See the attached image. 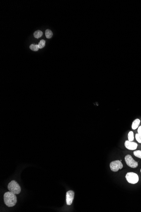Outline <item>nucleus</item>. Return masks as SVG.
Segmentation results:
<instances>
[{"label": "nucleus", "instance_id": "nucleus-1", "mask_svg": "<svg viewBox=\"0 0 141 212\" xmlns=\"http://www.w3.org/2000/svg\"><path fill=\"white\" fill-rule=\"evenodd\" d=\"M5 205L9 207L14 206L17 203V197L15 194L9 191L5 193L3 196Z\"/></svg>", "mask_w": 141, "mask_h": 212}, {"label": "nucleus", "instance_id": "nucleus-2", "mask_svg": "<svg viewBox=\"0 0 141 212\" xmlns=\"http://www.w3.org/2000/svg\"><path fill=\"white\" fill-rule=\"evenodd\" d=\"M8 189L10 192L15 194H18L21 192V188L17 182L15 181H11L8 185Z\"/></svg>", "mask_w": 141, "mask_h": 212}, {"label": "nucleus", "instance_id": "nucleus-3", "mask_svg": "<svg viewBox=\"0 0 141 212\" xmlns=\"http://www.w3.org/2000/svg\"><path fill=\"white\" fill-rule=\"evenodd\" d=\"M126 178L128 183L132 184L137 183L139 181L138 175L134 172H128L127 173Z\"/></svg>", "mask_w": 141, "mask_h": 212}, {"label": "nucleus", "instance_id": "nucleus-4", "mask_svg": "<svg viewBox=\"0 0 141 212\" xmlns=\"http://www.w3.org/2000/svg\"><path fill=\"white\" fill-rule=\"evenodd\" d=\"M125 160L127 165L132 168H136L138 166V163L136 161L130 154H127L125 157Z\"/></svg>", "mask_w": 141, "mask_h": 212}, {"label": "nucleus", "instance_id": "nucleus-5", "mask_svg": "<svg viewBox=\"0 0 141 212\" xmlns=\"http://www.w3.org/2000/svg\"><path fill=\"white\" fill-rule=\"evenodd\" d=\"M110 168L112 172H117L123 168V165L120 161H115L110 163Z\"/></svg>", "mask_w": 141, "mask_h": 212}, {"label": "nucleus", "instance_id": "nucleus-6", "mask_svg": "<svg viewBox=\"0 0 141 212\" xmlns=\"http://www.w3.org/2000/svg\"><path fill=\"white\" fill-rule=\"evenodd\" d=\"M125 147L130 150H135L138 147V144L136 142L126 140L125 142Z\"/></svg>", "mask_w": 141, "mask_h": 212}, {"label": "nucleus", "instance_id": "nucleus-7", "mask_svg": "<svg viewBox=\"0 0 141 212\" xmlns=\"http://www.w3.org/2000/svg\"><path fill=\"white\" fill-rule=\"evenodd\" d=\"M74 197V193L73 191H69L66 193V202L68 205L72 204Z\"/></svg>", "mask_w": 141, "mask_h": 212}, {"label": "nucleus", "instance_id": "nucleus-8", "mask_svg": "<svg viewBox=\"0 0 141 212\" xmlns=\"http://www.w3.org/2000/svg\"><path fill=\"white\" fill-rule=\"evenodd\" d=\"M141 121L140 119H136L135 120H134L133 121L132 123V125H131V128L133 130L136 129L138 128L139 127V125H140V123Z\"/></svg>", "mask_w": 141, "mask_h": 212}, {"label": "nucleus", "instance_id": "nucleus-9", "mask_svg": "<svg viewBox=\"0 0 141 212\" xmlns=\"http://www.w3.org/2000/svg\"><path fill=\"white\" fill-rule=\"evenodd\" d=\"M33 35H34V37L37 39L39 38L43 35V32L41 31H37L34 32Z\"/></svg>", "mask_w": 141, "mask_h": 212}, {"label": "nucleus", "instance_id": "nucleus-10", "mask_svg": "<svg viewBox=\"0 0 141 212\" xmlns=\"http://www.w3.org/2000/svg\"><path fill=\"white\" fill-rule=\"evenodd\" d=\"M46 37L47 38L50 39L52 37L53 35V32L52 31L49 29L46 30L45 31Z\"/></svg>", "mask_w": 141, "mask_h": 212}, {"label": "nucleus", "instance_id": "nucleus-11", "mask_svg": "<svg viewBox=\"0 0 141 212\" xmlns=\"http://www.w3.org/2000/svg\"><path fill=\"white\" fill-rule=\"evenodd\" d=\"M30 48L32 51H38L39 49L38 45H34V44H31L30 46Z\"/></svg>", "mask_w": 141, "mask_h": 212}, {"label": "nucleus", "instance_id": "nucleus-12", "mask_svg": "<svg viewBox=\"0 0 141 212\" xmlns=\"http://www.w3.org/2000/svg\"><path fill=\"white\" fill-rule=\"evenodd\" d=\"M134 140V132L131 131L128 133V140L129 141H133Z\"/></svg>", "mask_w": 141, "mask_h": 212}, {"label": "nucleus", "instance_id": "nucleus-13", "mask_svg": "<svg viewBox=\"0 0 141 212\" xmlns=\"http://www.w3.org/2000/svg\"><path fill=\"white\" fill-rule=\"evenodd\" d=\"M45 40H43V39L41 40L38 45L39 49L43 48L45 46Z\"/></svg>", "mask_w": 141, "mask_h": 212}, {"label": "nucleus", "instance_id": "nucleus-14", "mask_svg": "<svg viewBox=\"0 0 141 212\" xmlns=\"http://www.w3.org/2000/svg\"><path fill=\"white\" fill-rule=\"evenodd\" d=\"M134 154L136 157L141 159V150H136L134 152Z\"/></svg>", "mask_w": 141, "mask_h": 212}, {"label": "nucleus", "instance_id": "nucleus-15", "mask_svg": "<svg viewBox=\"0 0 141 212\" xmlns=\"http://www.w3.org/2000/svg\"><path fill=\"white\" fill-rule=\"evenodd\" d=\"M136 139L139 143H141V136L139 133H136L135 136Z\"/></svg>", "mask_w": 141, "mask_h": 212}, {"label": "nucleus", "instance_id": "nucleus-16", "mask_svg": "<svg viewBox=\"0 0 141 212\" xmlns=\"http://www.w3.org/2000/svg\"><path fill=\"white\" fill-rule=\"evenodd\" d=\"M137 131H138V133H139L141 136V126H139V128H138Z\"/></svg>", "mask_w": 141, "mask_h": 212}, {"label": "nucleus", "instance_id": "nucleus-17", "mask_svg": "<svg viewBox=\"0 0 141 212\" xmlns=\"http://www.w3.org/2000/svg\"><path fill=\"white\" fill-rule=\"evenodd\" d=\"M140 172H141V170H140Z\"/></svg>", "mask_w": 141, "mask_h": 212}]
</instances>
